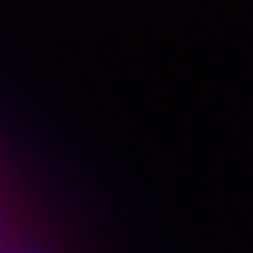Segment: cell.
Here are the masks:
<instances>
[{
	"instance_id": "1",
	"label": "cell",
	"mask_w": 253,
	"mask_h": 253,
	"mask_svg": "<svg viewBox=\"0 0 253 253\" xmlns=\"http://www.w3.org/2000/svg\"><path fill=\"white\" fill-rule=\"evenodd\" d=\"M0 253H46L41 243H0Z\"/></svg>"
}]
</instances>
